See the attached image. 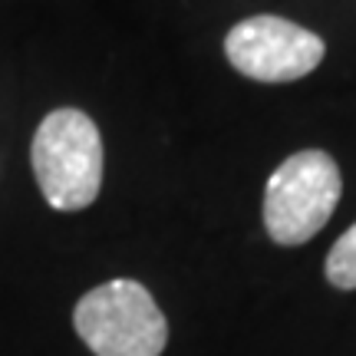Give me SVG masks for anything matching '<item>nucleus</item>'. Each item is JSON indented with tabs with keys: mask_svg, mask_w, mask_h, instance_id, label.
I'll list each match as a JSON object with an SVG mask.
<instances>
[{
	"mask_svg": "<svg viewBox=\"0 0 356 356\" xmlns=\"http://www.w3.org/2000/svg\"><path fill=\"white\" fill-rule=\"evenodd\" d=\"M343 175L333 155L304 149L284 159L264 185V228L274 244H307L337 211Z\"/></svg>",
	"mask_w": 356,
	"mask_h": 356,
	"instance_id": "obj_3",
	"label": "nucleus"
},
{
	"mask_svg": "<svg viewBox=\"0 0 356 356\" xmlns=\"http://www.w3.org/2000/svg\"><path fill=\"white\" fill-rule=\"evenodd\" d=\"M73 327L96 356H162L168 320L145 284L129 277L106 280L79 297Z\"/></svg>",
	"mask_w": 356,
	"mask_h": 356,
	"instance_id": "obj_2",
	"label": "nucleus"
},
{
	"mask_svg": "<svg viewBox=\"0 0 356 356\" xmlns=\"http://www.w3.org/2000/svg\"><path fill=\"white\" fill-rule=\"evenodd\" d=\"M33 175L56 211H83L102 188V136L83 109H53L40 122L30 149Z\"/></svg>",
	"mask_w": 356,
	"mask_h": 356,
	"instance_id": "obj_1",
	"label": "nucleus"
},
{
	"mask_svg": "<svg viewBox=\"0 0 356 356\" xmlns=\"http://www.w3.org/2000/svg\"><path fill=\"white\" fill-rule=\"evenodd\" d=\"M323 274L337 291H356V225L346 228L337 241H333Z\"/></svg>",
	"mask_w": 356,
	"mask_h": 356,
	"instance_id": "obj_5",
	"label": "nucleus"
},
{
	"mask_svg": "<svg viewBox=\"0 0 356 356\" xmlns=\"http://www.w3.org/2000/svg\"><path fill=\"white\" fill-rule=\"evenodd\" d=\"M228 63L257 83H293L310 76L323 56L327 43L314 30L293 24L277 13H257L234 24L225 37Z\"/></svg>",
	"mask_w": 356,
	"mask_h": 356,
	"instance_id": "obj_4",
	"label": "nucleus"
}]
</instances>
